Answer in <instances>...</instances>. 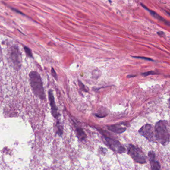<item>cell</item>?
Instances as JSON below:
<instances>
[{"mask_svg": "<svg viewBox=\"0 0 170 170\" xmlns=\"http://www.w3.org/2000/svg\"><path fill=\"white\" fill-rule=\"evenodd\" d=\"M30 84L33 93L40 99L44 100L46 99L44 88L40 76L36 71H32L30 74Z\"/></svg>", "mask_w": 170, "mask_h": 170, "instance_id": "6da1fadb", "label": "cell"}, {"mask_svg": "<svg viewBox=\"0 0 170 170\" xmlns=\"http://www.w3.org/2000/svg\"><path fill=\"white\" fill-rule=\"evenodd\" d=\"M156 140L163 145H166L170 141V135L165 121H161L156 123L154 128Z\"/></svg>", "mask_w": 170, "mask_h": 170, "instance_id": "7a4b0ae2", "label": "cell"}, {"mask_svg": "<svg viewBox=\"0 0 170 170\" xmlns=\"http://www.w3.org/2000/svg\"><path fill=\"white\" fill-rule=\"evenodd\" d=\"M128 149V153L135 162L142 164L146 163V156L140 148L133 145L129 144Z\"/></svg>", "mask_w": 170, "mask_h": 170, "instance_id": "3957f363", "label": "cell"}, {"mask_svg": "<svg viewBox=\"0 0 170 170\" xmlns=\"http://www.w3.org/2000/svg\"><path fill=\"white\" fill-rule=\"evenodd\" d=\"M9 60L11 63V65L16 69H20L21 66V57L19 49L16 46H14L9 51Z\"/></svg>", "mask_w": 170, "mask_h": 170, "instance_id": "277c9868", "label": "cell"}, {"mask_svg": "<svg viewBox=\"0 0 170 170\" xmlns=\"http://www.w3.org/2000/svg\"><path fill=\"white\" fill-rule=\"evenodd\" d=\"M105 142L109 147L117 153H124L126 149L118 141L104 135Z\"/></svg>", "mask_w": 170, "mask_h": 170, "instance_id": "5b68a950", "label": "cell"}, {"mask_svg": "<svg viewBox=\"0 0 170 170\" xmlns=\"http://www.w3.org/2000/svg\"><path fill=\"white\" fill-rule=\"evenodd\" d=\"M139 132L141 135L146 138L149 141H155V135L154 128L151 124L144 125L142 126L139 131Z\"/></svg>", "mask_w": 170, "mask_h": 170, "instance_id": "8992f818", "label": "cell"}, {"mask_svg": "<svg viewBox=\"0 0 170 170\" xmlns=\"http://www.w3.org/2000/svg\"><path fill=\"white\" fill-rule=\"evenodd\" d=\"M48 97H49L50 105V106H51L52 115L54 118H57L59 116L58 108L56 105L54 95H53L52 91L51 90H50L49 91H48Z\"/></svg>", "mask_w": 170, "mask_h": 170, "instance_id": "52a82bcc", "label": "cell"}, {"mask_svg": "<svg viewBox=\"0 0 170 170\" xmlns=\"http://www.w3.org/2000/svg\"><path fill=\"white\" fill-rule=\"evenodd\" d=\"M149 161L150 162L152 170H160L161 165L159 161L156 160L155 153L152 151L148 153Z\"/></svg>", "mask_w": 170, "mask_h": 170, "instance_id": "ba28073f", "label": "cell"}, {"mask_svg": "<svg viewBox=\"0 0 170 170\" xmlns=\"http://www.w3.org/2000/svg\"><path fill=\"white\" fill-rule=\"evenodd\" d=\"M141 5L145 10H147V11H149V13H150L153 16V17H155V19L159 20H160V21H162L163 23H164L167 26H170V22L166 20L165 19H164L163 17H162L161 16H160L159 14H158L157 13H156L155 11H153L152 10L148 9L147 7L142 4H141Z\"/></svg>", "mask_w": 170, "mask_h": 170, "instance_id": "9c48e42d", "label": "cell"}, {"mask_svg": "<svg viewBox=\"0 0 170 170\" xmlns=\"http://www.w3.org/2000/svg\"><path fill=\"white\" fill-rule=\"evenodd\" d=\"M108 128L112 132L115 133H122L126 130V128L123 127L121 124L112 125L108 126Z\"/></svg>", "mask_w": 170, "mask_h": 170, "instance_id": "30bf717a", "label": "cell"}, {"mask_svg": "<svg viewBox=\"0 0 170 170\" xmlns=\"http://www.w3.org/2000/svg\"><path fill=\"white\" fill-rule=\"evenodd\" d=\"M76 131L77 136L78 139L80 140H85L87 137V135L86 133L84 132L83 129L82 128H80L79 126L76 127Z\"/></svg>", "mask_w": 170, "mask_h": 170, "instance_id": "8fae6325", "label": "cell"}, {"mask_svg": "<svg viewBox=\"0 0 170 170\" xmlns=\"http://www.w3.org/2000/svg\"><path fill=\"white\" fill-rule=\"evenodd\" d=\"M57 133L59 136H62L63 134V128L61 125L58 122L57 123Z\"/></svg>", "mask_w": 170, "mask_h": 170, "instance_id": "7c38bea8", "label": "cell"}, {"mask_svg": "<svg viewBox=\"0 0 170 170\" xmlns=\"http://www.w3.org/2000/svg\"><path fill=\"white\" fill-rule=\"evenodd\" d=\"M108 115V113L105 111L104 112L102 110H101L99 113L96 115V116H97L98 118H105V116H106Z\"/></svg>", "mask_w": 170, "mask_h": 170, "instance_id": "4fadbf2b", "label": "cell"}, {"mask_svg": "<svg viewBox=\"0 0 170 170\" xmlns=\"http://www.w3.org/2000/svg\"><path fill=\"white\" fill-rule=\"evenodd\" d=\"M79 85L80 88V89L82 90V91H84V92H88V89L85 86L84 84H83L81 82V81H79Z\"/></svg>", "mask_w": 170, "mask_h": 170, "instance_id": "5bb4252c", "label": "cell"}, {"mask_svg": "<svg viewBox=\"0 0 170 170\" xmlns=\"http://www.w3.org/2000/svg\"><path fill=\"white\" fill-rule=\"evenodd\" d=\"M156 74H157V73H156L155 71H148V72H146L143 73L142 74V75L144 77H146L149 75H156Z\"/></svg>", "mask_w": 170, "mask_h": 170, "instance_id": "9a60e30c", "label": "cell"}, {"mask_svg": "<svg viewBox=\"0 0 170 170\" xmlns=\"http://www.w3.org/2000/svg\"><path fill=\"white\" fill-rule=\"evenodd\" d=\"M24 50L26 51V53H27V56L30 57H33V54H32V52H31V50L30 49V48L28 47H24Z\"/></svg>", "mask_w": 170, "mask_h": 170, "instance_id": "2e32d148", "label": "cell"}, {"mask_svg": "<svg viewBox=\"0 0 170 170\" xmlns=\"http://www.w3.org/2000/svg\"><path fill=\"white\" fill-rule=\"evenodd\" d=\"M133 58H137V59H141L146 60L148 61H153V60L151 58H148V57H145L141 56H133Z\"/></svg>", "mask_w": 170, "mask_h": 170, "instance_id": "e0dca14e", "label": "cell"}, {"mask_svg": "<svg viewBox=\"0 0 170 170\" xmlns=\"http://www.w3.org/2000/svg\"><path fill=\"white\" fill-rule=\"evenodd\" d=\"M51 74H52V75L56 80H58L57 75L55 71V70L53 68H52V69H51Z\"/></svg>", "mask_w": 170, "mask_h": 170, "instance_id": "ac0fdd59", "label": "cell"}, {"mask_svg": "<svg viewBox=\"0 0 170 170\" xmlns=\"http://www.w3.org/2000/svg\"><path fill=\"white\" fill-rule=\"evenodd\" d=\"M11 9L13 10L14 11H15L16 13H18V14H23V15H24V14L23 13H21V11H19V10H17V9H14V8H11Z\"/></svg>", "mask_w": 170, "mask_h": 170, "instance_id": "d6986e66", "label": "cell"}, {"mask_svg": "<svg viewBox=\"0 0 170 170\" xmlns=\"http://www.w3.org/2000/svg\"><path fill=\"white\" fill-rule=\"evenodd\" d=\"M157 34L159 35V36H160L161 37H164L165 36V33L163 31H159V32H158Z\"/></svg>", "mask_w": 170, "mask_h": 170, "instance_id": "ffe728a7", "label": "cell"}, {"mask_svg": "<svg viewBox=\"0 0 170 170\" xmlns=\"http://www.w3.org/2000/svg\"><path fill=\"white\" fill-rule=\"evenodd\" d=\"M2 51L1 49V47H0V62L1 61L2 59Z\"/></svg>", "mask_w": 170, "mask_h": 170, "instance_id": "44dd1931", "label": "cell"}, {"mask_svg": "<svg viewBox=\"0 0 170 170\" xmlns=\"http://www.w3.org/2000/svg\"><path fill=\"white\" fill-rule=\"evenodd\" d=\"M136 76V75H128V78H132V77H134Z\"/></svg>", "mask_w": 170, "mask_h": 170, "instance_id": "7402d4cb", "label": "cell"}, {"mask_svg": "<svg viewBox=\"0 0 170 170\" xmlns=\"http://www.w3.org/2000/svg\"><path fill=\"white\" fill-rule=\"evenodd\" d=\"M166 13H167L168 14H169L170 16V11H166Z\"/></svg>", "mask_w": 170, "mask_h": 170, "instance_id": "603a6c76", "label": "cell"}, {"mask_svg": "<svg viewBox=\"0 0 170 170\" xmlns=\"http://www.w3.org/2000/svg\"><path fill=\"white\" fill-rule=\"evenodd\" d=\"M169 105H170V99H169Z\"/></svg>", "mask_w": 170, "mask_h": 170, "instance_id": "cb8c5ba5", "label": "cell"}, {"mask_svg": "<svg viewBox=\"0 0 170 170\" xmlns=\"http://www.w3.org/2000/svg\"></svg>", "mask_w": 170, "mask_h": 170, "instance_id": "d4e9b609", "label": "cell"}]
</instances>
